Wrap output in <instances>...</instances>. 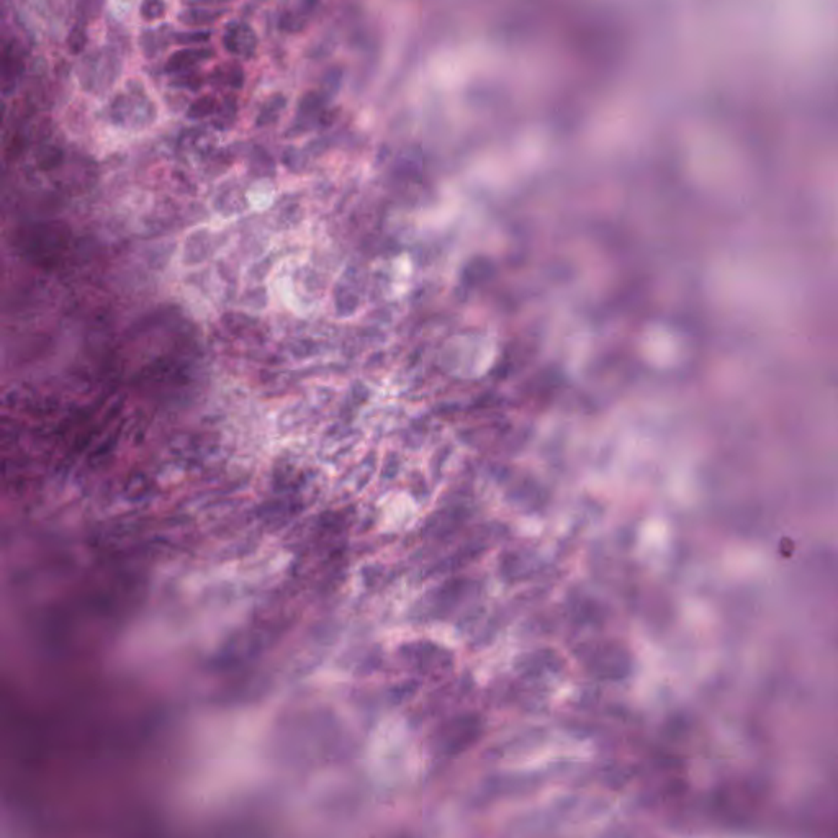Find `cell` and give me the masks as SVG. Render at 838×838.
<instances>
[{
  "mask_svg": "<svg viewBox=\"0 0 838 838\" xmlns=\"http://www.w3.org/2000/svg\"><path fill=\"white\" fill-rule=\"evenodd\" d=\"M285 108V97L284 95H274L260 108V113L258 117V125H267L277 120L279 113Z\"/></svg>",
  "mask_w": 838,
  "mask_h": 838,
  "instance_id": "8992f818",
  "label": "cell"
},
{
  "mask_svg": "<svg viewBox=\"0 0 838 838\" xmlns=\"http://www.w3.org/2000/svg\"><path fill=\"white\" fill-rule=\"evenodd\" d=\"M175 43L179 44H200L211 39V32H177L174 33Z\"/></svg>",
  "mask_w": 838,
  "mask_h": 838,
  "instance_id": "ba28073f",
  "label": "cell"
},
{
  "mask_svg": "<svg viewBox=\"0 0 838 838\" xmlns=\"http://www.w3.org/2000/svg\"><path fill=\"white\" fill-rule=\"evenodd\" d=\"M140 13L146 22H156L166 15V2L164 0H142Z\"/></svg>",
  "mask_w": 838,
  "mask_h": 838,
  "instance_id": "52a82bcc",
  "label": "cell"
},
{
  "mask_svg": "<svg viewBox=\"0 0 838 838\" xmlns=\"http://www.w3.org/2000/svg\"><path fill=\"white\" fill-rule=\"evenodd\" d=\"M87 44V33L86 29L82 27H76L74 29H71V33H69L67 36V48L69 51L72 54H79L84 51V48H86Z\"/></svg>",
  "mask_w": 838,
  "mask_h": 838,
  "instance_id": "9c48e42d",
  "label": "cell"
},
{
  "mask_svg": "<svg viewBox=\"0 0 838 838\" xmlns=\"http://www.w3.org/2000/svg\"><path fill=\"white\" fill-rule=\"evenodd\" d=\"M216 74H220L221 82L233 88H241L244 84V69L238 62H228L225 67L216 69Z\"/></svg>",
  "mask_w": 838,
  "mask_h": 838,
  "instance_id": "5b68a950",
  "label": "cell"
},
{
  "mask_svg": "<svg viewBox=\"0 0 838 838\" xmlns=\"http://www.w3.org/2000/svg\"><path fill=\"white\" fill-rule=\"evenodd\" d=\"M216 108H218V102H216L213 95H201L190 103L189 110H187V117H189L190 120H201V118L213 115Z\"/></svg>",
  "mask_w": 838,
  "mask_h": 838,
  "instance_id": "277c9868",
  "label": "cell"
},
{
  "mask_svg": "<svg viewBox=\"0 0 838 838\" xmlns=\"http://www.w3.org/2000/svg\"><path fill=\"white\" fill-rule=\"evenodd\" d=\"M215 56L211 48H187L172 54L166 62L167 72H182Z\"/></svg>",
  "mask_w": 838,
  "mask_h": 838,
  "instance_id": "7a4b0ae2",
  "label": "cell"
},
{
  "mask_svg": "<svg viewBox=\"0 0 838 838\" xmlns=\"http://www.w3.org/2000/svg\"><path fill=\"white\" fill-rule=\"evenodd\" d=\"M201 84H204V79L199 72H192V71H184L180 77H177L175 81H172V86L179 87V88H189V91H199L201 87Z\"/></svg>",
  "mask_w": 838,
  "mask_h": 838,
  "instance_id": "30bf717a",
  "label": "cell"
},
{
  "mask_svg": "<svg viewBox=\"0 0 838 838\" xmlns=\"http://www.w3.org/2000/svg\"><path fill=\"white\" fill-rule=\"evenodd\" d=\"M221 44L230 54L241 58L253 56L258 48V36L254 29L244 22H230L226 23Z\"/></svg>",
  "mask_w": 838,
  "mask_h": 838,
  "instance_id": "6da1fadb",
  "label": "cell"
},
{
  "mask_svg": "<svg viewBox=\"0 0 838 838\" xmlns=\"http://www.w3.org/2000/svg\"><path fill=\"white\" fill-rule=\"evenodd\" d=\"M223 12L221 10H210V8H200L194 7L190 10H185L179 15V22L189 25V27H205V25L215 23Z\"/></svg>",
  "mask_w": 838,
  "mask_h": 838,
  "instance_id": "3957f363",
  "label": "cell"
}]
</instances>
